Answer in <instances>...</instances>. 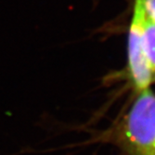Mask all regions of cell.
<instances>
[{"mask_svg": "<svg viewBox=\"0 0 155 155\" xmlns=\"http://www.w3.org/2000/svg\"><path fill=\"white\" fill-rule=\"evenodd\" d=\"M122 142L129 155H155V94L139 91L122 125Z\"/></svg>", "mask_w": 155, "mask_h": 155, "instance_id": "1", "label": "cell"}, {"mask_svg": "<svg viewBox=\"0 0 155 155\" xmlns=\"http://www.w3.org/2000/svg\"><path fill=\"white\" fill-rule=\"evenodd\" d=\"M145 15L144 0H136L128 33V68L132 82L138 92L148 89L153 79V73L148 63L142 40Z\"/></svg>", "mask_w": 155, "mask_h": 155, "instance_id": "2", "label": "cell"}, {"mask_svg": "<svg viewBox=\"0 0 155 155\" xmlns=\"http://www.w3.org/2000/svg\"><path fill=\"white\" fill-rule=\"evenodd\" d=\"M142 40L145 54L153 75L155 74V22L145 15L142 25Z\"/></svg>", "mask_w": 155, "mask_h": 155, "instance_id": "3", "label": "cell"}, {"mask_svg": "<svg viewBox=\"0 0 155 155\" xmlns=\"http://www.w3.org/2000/svg\"><path fill=\"white\" fill-rule=\"evenodd\" d=\"M144 6L147 16L155 22V0H144Z\"/></svg>", "mask_w": 155, "mask_h": 155, "instance_id": "4", "label": "cell"}, {"mask_svg": "<svg viewBox=\"0 0 155 155\" xmlns=\"http://www.w3.org/2000/svg\"><path fill=\"white\" fill-rule=\"evenodd\" d=\"M154 79H155V74H154Z\"/></svg>", "mask_w": 155, "mask_h": 155, "instance_id": "5", "label": "cell"}]
</instances>
